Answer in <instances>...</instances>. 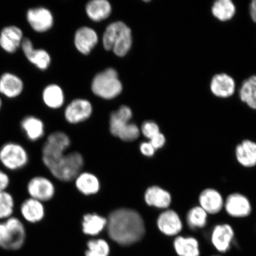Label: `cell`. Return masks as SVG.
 Here are the masks:
<instances>
[{"instance_id": "6da1fadb", "label": "cell", "mask_w": 256, "mask_h": 256, "mask_svg": "<svg viewBox=\"0 0 256 256\" xmlns=\"http://www.w3.org/2000/svg\"><path fill=\"white\" fill-rule=\"evenodd\" d=\"M108 231L114 241L122 246H129L142 240L146 229L142 218L138 212L122 208L110 214Z\"/></svg>"}, {"instance_id": "7a4b0ae2", "label": "cell", "mask_w": 256, "mask_h": 256, "mask_svg": "<svg viewBox=\"0 0 256 256\" xmlns=\"http://www.w3.org/2000/svg\"><path fill=\"white\" fill-rule=\"evenodd\" d=\"M102 42L106 50H113L116 56L123 57L132 46V31L123 22H114L106 28Z\"/></svg>"}, {"instance_id": "3957f363", "label": "cell", "mask_w": 256, "mask_h": 256, "mask_svg": "<svg viewBox=\"0 0 256 256\" xmlns=\"http://www.w3.org/2000/svg\"><path fill=\"white\" fill-rule=\"evenodd\" d=\"M132 112L127 106H121L119 110L112 113L110 116V131L112 135L124 142H130L138 138L140 128L130 123Z\"/></svg>"}, {"instance_id": "277c9868", "label": "cell", "mask_w": 256, "mask_h": 256, "mask_svg": "<svg viewBox=\"0 0 256 256\" xmlns=\"http://www.w3.org/2000/svg\"><path fill=\"white\" fill-rule=\"evenodd\" d=\"M84 164V160L80 153L74 152L62 155L46 164L51 174L59 180L69 182L79 174Z\"/></svg>"}, {"instance_id": "5b68a950", "label": "cell", "mask_w": 256, "mask_h": 256, "mask_svg": "<svg viewBox=\"0 0 256 256\" xmlns=\"http://www.w3.org/2000/svg\"><path fill=\"white\" fill-rule=\"evenodd\" d=\"M118 74L114 68H108L96 75L92 83V90L98 97L111 100L119 96L122 92Z\"/></svg>"}, {"instance_id": "8992f818", "label": "cell", "mask_w": 256, "mask_h": 256, "mask_svg": "<svg viewBox=\"0 0 256 256\" xmlns=\"http://www.w3.org/2000/svg\"><path fill=\"white\" fill-rule=\"evenodd\" d=\"M26 238L24 226L17 218H9L0 223V247L17 250L23 246Z\"/></svg>"}, {"instance_id": "52a82bcc", "label": "cell", "mask_w": 256, "mask_h": 256, "mask_svg": "<svg viewBox=\"0 0 256 256\" xmlns=\"http://www.w3.org/2000/svg\"><path fill=\"white\" fill-rule=\"evenodd\" d=\"M0 161L6 168L15 170L27 164L28 156L23 146L9 142L4 144L0 150Z\"/></svg>"}, {"instance_id": "ba28073f", "label": "cell", "mask_w": 256, "mask_h": 256, "mask_svg": "<svg viewBox=\"0 0 256 256\" xmlns=\"http://www.w3.org/2000/svg\"><path fill=\"white\" fill-rule=\"evenodd\" d=\"M70 143L69 137L65 133L56 132L51 134L43 147L42 159L44 164L64 154Z\"/></svg>"}, {"instance_id": "9c48e42d", "label": "cell", "mask_w": 256, "mask_h": 256, "mask_svg": "<svg viewBox=\"0 0 256 256\" xmlns=\"http://www.w3.org/2000/svg\"><path fill=\"white\" fill-rule=\"evenodd\" d=\"M26 20L30 28L38 33H44L50 30L54 25L52 12L46 8H31L26 12Z\"/></svg>"}, {"instance_id": "30bf717a", "label": "cell", "mask_w": 256, "mask_h": 256, "mask_svg": "<svg viewBox=\"0 0 256 256\" xmlns=\"http://www.w3.org/2000/svg\"><path fill=\"white\" fill-rule=\"evenodd\" d=\"M210 91L215 97L226 99L232 97L236 92V82L232 76L225 72L216 74L210 83Z\"/></svg>"}, {"instance_id": "8fae6325", "label": "cell", "mask_w": 256, "mask_h": 256, "mask_svg": "<svg viewBox=\"0 0 256 256\" xmlns=\"http://www.w3.org/2000/svg\"><path fill=\"white\" fill-rule=\"evenodd\" d=\"M24 38L21 28L15 25L7 26L0 32V48L6 52L14 54L21 48Z\"/></svg>"}, {"instance_id": "7c38bea8", "label": "cell", "mask_w": 256, "mask_h": 256, "mask_svg": "<svg viewBox=\"0 0 256 256\" xmlns=\"http://www.w3.org/2000/svg\"><path fill=\"white\" fill-rule=\"evenodd\" d=\"M21 49L28 62L33 64L37 68L44 71L51 62L50 56L46 50L43 49H35L32 41L28 38H24Z\"/></svg>"}, {"instance_id": "4fadbf2b", "label": "cell", "mask_w": 256, "mask_h": 256, "mask_svg": "<svg viewBox=\"0 0 256 256\" xmlns=\"http://www.w3.org/2000/svg\"><path fill=\"white\" fill-rule=\"evenodd\" d=\"M92 112V105L86 99H76L66 108L65 118L70 124H78L88 119Z\"/></svg>"}, {"instance_id": "5bb4252c", "label": "cell", "mask_w": 256, "mask_h": 256, "mask_svg": "<svg viewBox=\"0 0 256 256\" xmlns=\"http://www.w3.org/2000/svg\"><path fill=\"white\" fill-rule=\"evenodd\" d=\"M28 190L32 198L40 202L50 200L55 193L52 182L43 177L31 179L28 185Z\"/></svg>"}, {"instance_id": "9a60e30c", "label": "cell", "mask_w": 256, "mask_h": 256, "mask_svg": "<svg viewBox=\"0 0 256 256\" xmlns=\"http://www.w3.org/2000/svg\"><path fill=\"white\" fill-rule=\"evenodd\" d=\"M227 214L235 218H244L251 214L252 206L250 201L244 195L232 194L227 197L224 203Z\"/></svg>"}, {"instance_id": "2e32d148", "label": "cell", "mask_w": 256, "mask_h": 256, "mask_svg": "<svg viewBox=\"0 0 256 256\" xmlns=\"http://www.w3.org/2000/svg\"><path fill=\"white\" fill-rule=\"evenodd\" d=\"M24 88L23 80L14 73L6 72L0 76V94L8 98L19 97Z\"/></svg>"}, {"instance_id": "e0dca14e", "label": "cell", "mask_w": 256, "mask_h": 256, "mask_svg": "<svg viewBox=\"0 0 256 256\" xmlns=\"http://www.w3.org/2000/svg\"><path fill=\"white\" fill-rule=\"evenodd\" d=\"M234 232L228 224H220L214 227L210 240L214 247L220 252H226L231 248Z\"/></svg>"}, {"instance_id": "ac0fdd59", "label": "cell", "mask_w": 256, "mask_h": 256, "mask_svg": "<svg viewBox=\"0 0 256 256\" xmlns=\"http://www.w3.org/2000/svg\"><path fill=\"white\" fill-rule=\"evenodd\" d=\"M98 35L92 28L82 27L76 31L74 36L75 46L80 53L87 56L98 42Z\"/></svg>"}, {"instance_id": "d6986e66", "label": "cell", "mask_w": 256, "mask_h": 256, "mask_svg": "<svg viewBox=\"0 0 256 256\" xmlns=\"http://www.w3.org/2000/svg\"><path fill=\"white\" fill-rule=\"evenodd\" d=\"M158 226L160 231L168 236L178 235L183 226L178 214L172 210H167L159 216Z\"/></svg>"}, {"instance_id": "ffe728a7", "label": "cell", "mask_w": 256, "mask_h": 256, "mask_svg": "<svg viewBox=\"0 0 256 256\" xmlns=\"http://www.w3.org/2000/svg\"><path fill=\"white\" fill-rule=\"evenodd\" d=\"M199 202L200 207L210 214L220 212L224 206L222 194L214 188H206L202 192Z\"/></svg>"}, {"instance_id": "44dd1931", "label": "cell", "mask_w": 256, "mask_h": 256, "mask_svg": "<svg viewBox=\"0 0 256 256\" xmlns=\"http://www.w3.org/2000/svg\"><path fill=\"white\" fill-rule=\"evenodd\" d=\"M236 160L242 166L252 168L256 165V143L246 140L236 147Z\"/></svg>"}, {"instance_id": "7402d4cb", "label": "cell", "mask_w": 256, "mask_h": 256, "mask_svg": "<svg viewBox=\"0 0 256 256\" xmlns=\"http://www.w3.org/2000/svg\"><path fill=\"white\" fill-rule=\"evenodd\" d=\"M145 200L150 206L166 209L170 206L172 196L169 192L158 186L150 187L146 190Z\"/></svg>"}, {"instance_id": "603a6c76", "label": "cell", "mask_w": 256, "mask_h": 256, "mask_svg": "<svg viewBox=\"0 0 256 256\" xmlns=\"http://www.w3.org/2000/svg\"><path fill=\"white\" fill-rule=\"evenodd\" d=\"M211 14L220 22H227L234 18L236 8L232 0H217L211 6Z\"/></svg>"}, {"instance_id": "cb8c5ba5", "label": "cell", "mask_w": 256, "mask_h": 256, "mask_svg": "<svg viewBox=\"0 0 256 256\" xmlns=\"http://www.w3.org/2000/svg\"><path fill=\"white\" fill-rule=\"evenodd\" d=\"M86 14L94 22H101L110 17L112 6L107 0H92L86 6Z\"/></svg>"}, {"instance_id": "d4e9b609", "label": "cell", "mask_w": 256, "mask_h": 256, "mask_svg": "<svg viewBox=\"0 0 256 256\" xmlns=\"http://www.w3.org/2000/svg\"><path fill=\"white\" fill-rule=\"evenodd\" d=\"M174 246L178 256H200L199 242L192 236H178L174 240Z\"/></svg>"}, {"instance_id": "484cf974", "label": "cell", "mask_w": 256, "mask_h": 256, "mask_svg": "<svg viewBox=\"0 0 256 256\" xmlns=\"http://www.w3.org/2000/svg\"><path fill=\"white\" fill-rule=\"evenodd\" d=\"M240 100L251 110H256V74L250 76L239 88Z\"/></svg>"}, {"instance_id": "4316f807", "label": "cell", "mask_w": 256, "mask_h": 256, "mask_svg": "<svg viewBox=\"0 0 256 256\" xmlns=\"http://www.w3.org/2000/svg\"><path fill=\"white\" fill-rule=\"evenodd\" d=\"M20 126L26 136L31 142H36L44 135V124L39 118L34 116H26L22 120Z\"/></svg>"}, {"instance_id": "83f0119b", "label": "cell", "mask_w": 256, "mask_h": 256, "mask_svg": "<svg viewBox=\"0 0 256 256\" xmlns=\"http://www.w3.org/2000/svg\"><path fill=\"white\" fill-rule=\"evenodd\" d=\"M21 213L28 222H38L43 219L44 214V207L41 202L30 198L22 204Z\"/></svg>"}, {"instance_id": "f1b7e54d", "label": "cell", "mask_w": 256, "mask_h": 256, "mask_svg": "<svg viewBox=\"0 0 256 256\" xmlns=\"http://www.w3.org/2000/svg\"><path fill=\"white\" fill-rule=\"evenodd\" d=\"M42 99L46 106L50 108H58L64 102V94L58 85L50 84L44 88Z\"/></svg>"}, {"instance_id": "f546056e", "label": "cell", "mask_w": 256, "mask_h": 256, "mask_svg": "<svg viewBox=\"0 0 256 256\" xmlns=\"http://www.w3.org/2000/svg\"><path fill=\"white\" fill-rule=\"evenodd\" d=\"M108 224L106 219L97 214H88L83 218L82 231L86 234L96 236L102 232Z\"/></svg>"}, {"instance_id": "4dcf8cb0", "label": "cell", "mask_w": 256, "mask_h": 256, "mask_svg": "<svg viewBox=\"0 0 256 256\" xmlns=\"http://www.w3.org/2000/svg\"><path fill=\"white\" fill-rule=\"evenodd\" d=\"M76 186L82 194L86 195L95 194L100 188L98 178L94 174L84 172L76 179Z\"/></svg>"}, {"instance_id": "1f68e13d", "label": "cell", "mask_w": 256, "mask_h": 256, "mask_svg": "<svg viewBox=\"0 0 256 256\" xmlns=\"http://www.w3.org/2000/svg\"><path fill=\"white\" fill-rule=\"evenodd\" d=\"M207 217L208 214L201 207L192 208L187 214L188 226L192 229L204 228L207 222Z\"/></svg>"}, {"instance_id": "d6a6232c", "label": "cell", "mask_w": 256, "mask_h": 256, "mask_svg": "<svg viewBox=\"0 0 256 256\" xmlns=\"http://www.w3.org/2000/svg\"><path fill=\"white\" fill-rule=\"evenodd\" d=\"M88 247L86 256H108L110 254V246L104 240H90L88 243Z\"/></svg>"}, {"instance_id": "836d02e7", "label": "cell", "mask_w": 256, "mask_h": 256, "mask_svg": "<svg viewBox=\"0 0 256 256\" xmlns=\"http://www.w3.org/2000/svg\"><path fill=\"white\" fill-rule=\"evenodd\" d=\"M14 200L8 192H0V219L7 218L14 212Z\"/></svg>"}, {"instance_id": "e575fe53", "label": "cell", "mask_w": 256, "mask_h": 256, "mask_svg": "<svg viewBox=\"0 0 256 256\" xmlns=\"http://www.w3.org/2000/svg\"><path fill=\"white\" fill-rule=\"evenodd\" d=\"M142 132L144 136L150 140L160 132V128L155 122L147 120L142 124Z\"/></svg>"}, {"instance_id": "d590c367", "label": "cell", "mask_w": 256, "mask_h": 256, "mask_svg": "<svg viewBox=\"0 0 256 256\" xmlns=\"http://www.w3.org/2000/svg\"><path fill=\"white\" fill-rule=\"evenodd\" d=\"M150 140V142L156 150L162 148L166 143V137L161 132L156 134Z\"/></svg>"}, {"instance_id": "8d00e7d4", "label": "cell", "mask_w": 256, "mask_h": 256, "mask_svg": "<svg viewBox=\"0 0 256 256\" xmlns=\"http://www.w3.org/2000/svg\"><path fill=\"white\" fill-rule=\"evenodd\" d=\"M140 152L147 156H152L154 154L156 150L150 142H143L140 146Z\"/></svg>"}, {"instance_id": "74e56055", "label": "cell", "mask_w": 256, "mask_h": 256, "mask_svg": "<svg viewBox=\"0 0 256 256\" xmlns=\"http://www.w3.org/2000/svg\"><path fill=\"white\" fill-rule=\"evenodd\" d=\"M9 184V178L5 172L0 170V192L4 191Z\"/></svg>"}, {"instance_id": "f35d334b", "label": "cell", "mask_w": 256, "mask_h": 256, "mask_svg": "<svg viewBox=\"0 0 256 256\" xmlns=\"http://www.w3.org/2000/svg\"><path fill=\"white\" fill-rule=\"evenodd\" d=\"M249 14L252 20L256 24V0H254L249 5Z\"/></svg>"}, {"instance_id": "ab89813d", "label": "cell", "mask_w": 256, "mask_h": 256, "mask_svg": "<svg viewBox=\"0 0 256 256\" xmlns=\"http://www.w3.org/2000/svg\"><path fill=\"white\" fill-rule=\"evenodd\" d=\"M2 100L1 98H0V110H2Z\"/></svg>"}, {"instance_id": "60d3db41", "label": "cell", "mask_w": 256, "mask_h": 256, "mask_svg": "<svg viewBox=\"0 0 256 256\" xmlns=\"http://www.w3.org/2000/svg\"></svg>"}]
</instances>
